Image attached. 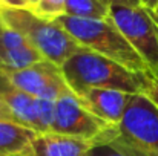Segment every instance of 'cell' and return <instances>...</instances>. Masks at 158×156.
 I'll use <instances>...</instances> for the list:
<instances>
[{
  "label": "cell",
  "mask_w": 158,
  "mask_h": 156,
  "mask_svg": "<svg viewBox=\"0 0 158 156\" xmlns=\"http://www.w3.org/2000/svg\"><path fill=\"white\" fill-rule=\"evenodd\" d=\"M60 69L68 87L78 97L95 87L141 94L146 80V72H132L88 48H80Z\"/></svg>",
  "instance_id": "obj_1"
},
{
  "label": "cell",
  "mask_w": 158,
  "mask_h": 156,
  "mask_svg": "<svg viewBox=\"0 0 158 156\" xmlns=\"http://www.w3.org/2000/svg\"><path fill=\"white\" fill-rule=\"evenodd\" d=\"M55 22L81 46L97 52L106 58L124 66L126 69L144 74L149 70L148 64L124 38L120 29L110 18L85 20L69 15H61Z\"/></svg>",
  "instance_id": "obj_2"
},
{
  "label": "cell",
  "mask_w": 158,
  "mask_h": 156,
  "mask_svg": "<svg viewBox=\"0 0 158 156\" xmlns=\"http://www.w3.org/2000/svg\"><path fill=\"white\" fill-rule=\"evenodd\" d=\"M0 22L25 35L45 60L58 67L81 48L55 20L42 18L28 8L0 6Z\"/></svg>",
  "instance_id": "obj_3"
},
{
  "label": "cell",
  "mask_w": 158,
  "mask_h": 156,
  "mask_svg": "<svg viewBox=\"0 0 158 156\" xmlns=\"http://www.w3.org/2000/svg\"><path fill=\"white\" fill-rule=\"evenodd\" d=\"M109 18L148 64L158 72V28L143 6H110Z\"/></svg>",
  "instance_id": "obj_4"
},
{
  "label": "cell",
  "mask_w": 158,
  "mask_h": 156,
  "mask_svg": "<svg viewBox=\"0 0 158 156\" xmlns=\"http://www.w3.org/2000/svg\"><path fill=\"white\" fill-rule=\"evenodd\" d=\"M114 126L94 115L69 89L55 100V115L51 132L102 142Z\"/></svg>",
  "instance_id": "obj_5"
},
{
  "label": "cell",
  "mask_w": 158,
  "mask_h": 156,
  "mask_svg": "<svg viewBox=\"0 0 158 156\" xmlns=\"http://www.w3.org/2000/svg\"><path fill=\"white\" fill-rule=\"evenodd\" d=\"M117 136L137 149L158 152V107L143 94L132 95Z\"/></svg>",
  "instance_id": "obj_6"
},
{
  "label": "cell",
  "mask_w": 158,
  "mask_h": 156,
  "mask_svg": "<svg viewBox=\"0 0 158 156\" xmlns=\"http://www.w3.org/2000/svg\"><path fill=\"white\" fill-rule=\"evenodd\" d=\"M5 77L14 87L35 98H46L55 101L60 95L69 90L63 78L61 69L48 60L39 61L20 70L5 72Z\"/></svg>",
  "instance_id": "obj_7"
},
{
  "label": "cell",
  "mask_w": 158,
  "mask_h": 156,
  "mask_svg": "<svg viewBox=\"0 0 158 156\" xmlns=\"http://www.w3.org/2000/svg\"><path fill=\"white\" fill-rule=\"evenodd\" d=\"M0 58L3 72H14L43 61V55L20 32L0 25Z\"/></svg>",
  "instance_id": "obj_8"
},
{
  "label": "cell",
  "mask_w": 158,
  "mask_h": 156,
  "mask_svg": "<svg viewBox=\"0 0 158 156\" xmlns=\"http://www.w3.org/2000/svg\"><path fill=\"white\" fill-rule=\"evenodd\" d=\"M78 98L94 115H97L98 118H102L103 121L112 126H118L127 109V104L132 98V94L115 90V89L95 87L86 90Z\"/></svg>",
  "instance_id": "obj_9"
},
{
  "label": "cell",
  "mask_w": 158,
  "mask_h": 156,
  "mask_svg": "<svg viewBox=\"0 0 158 156\" xmlns=\"http://www.w3.org/2000/svg\"><path fill=\"white\" fill-rule=\"evenodd\" d=\"M94 141L55 132H37L32 142V156H88Z\"/></svg>",
  "instance_id": "obj_10"
},
{
  "label": "cell",
  "mask_w": 158,
  "mask_h": 156,
  "mask_svg": "<svg viewBox=\"0 0 158 156\" xmlns=\"http://www.w3.org/2000/svg\"><path fill=\"white\" fill-rule=\"evenodd\" d=\"M37 132L15 121H0V156H32Z\"/></svg>",
  "instance_id": "obj_11"
},
{
  "label": "cell",
  "mask_w": 158,
  "mask_h": 156,
  "mask_svg": "<svg viewBox=\"0 0 158 156\" xmlns=\"http://www.w3.org/2000/svg\"><path fill=\"white\" fill-rule=\"evenodd\" d=\"M109 6L100 0H66L64 15L85 20L109 18Z\"/></svg>",
  "instance_id": "obj_12"
},
{
  "label": "cell",
  "mask_w": 158,
  "mask_h": 156,
  "mask_svg": "<svg viewBox=\"0 0 158 156\" xmlns=\"http://www.w3.org/2000/svg\"><path fill=\"white\" fill-rule=\"evenodd\" d=\"M64 6H66V0H39L35 8H32L31 11L42 18L55 20L64 15Z\"/></svg>",
  "instance_id": "obj_13"
},
{
  "label": "cell",
  "mask_w": 158,
  "mask_h": 156,
  "mask_svg": "<svg viewBox=\"0 0 158 156\" xmlns=\"http://www.w3.org/2000/svg\"><path fill=\"white\" fill-rule=\"evenodd\" d=\"M88 156H131V155L124 149H121L117 142L106 141V142L95 144Z\"/></svg>",
  "instance_id": "obj_14"
},
{
  "label": "cell",
  "mask_w": 158,
  "mask_h": 156,
  "mask_svg": "<svg viewBox=\"0 0 158 156\" xmlns=\"http://www.w3.org/2000/svg\"><path fill=\"white\" fill-rule=\"evenodd\" d=\"M114 141V142H117L121 149H124L127 153L131 156H158V152H148V150H141V149H137V147H134V146H131V144H127V142H124L123 139H120L118 136H117V126H114L112 129H110V132L107 133V136L105 138V141Z\"/></svg>",
  "instance_id": "obj_15"
},
{
  "label": "cell",
  "mask_w": 158,
  "mask_h": 156,
  "mask_svg": "<svg viewBox=\"0 0 158 156\" xmlns=\"http://www.w3.org/2000/svg\"><path fill=\"white\" fill-rule=\"evenodd\" d=\"M141 94L158 107V72H146V80Z\"/></svg>",
  "instance_id": "obj_16"
},
{
  "label": "cell",
  "mask_w": 158,
  "mask_h": 156,
  "mask_svg": "<svg viewBox=\"0 0 158 156\" xmlns=\"http://www.w3.org/2000/svg\"><path fill=\"white\" fill-rule=\"evenodd\" d=\"M105 5L110 6H141L140 0H100Z\"/></svg>",
  "instance_id": "obj_17"
},
{
  "label": "cell",
  "mask_w": 158,
  "mask_h": 156,
  "mask_svg": "<svg viewBox=\"0 0 158 156\" xmlns=\"http://www.w3.org/2000/svg\"><path fill=\"white\" fill-rule=\"evenodd\" d=\"M0 121H15L14 119V115L11 113V110L8 107V104L5 103L2 98H0Z\"/></svg>",
  "instance_id": "obj_18"
},
{
  "label": "cell",
  "mask_w": 158,
  "mask_h": 156,
  "mask_svg": "<svg viewBox=\"0 0 158 156\" xmlns=\"http://www.w3.org/2000/svg\"><path fill=\"white\" fill-rule=\"evenodd\" d=\"M0 6L25 9V8H28V0H0Z\"/></svg>",
  "instance_id": "obj_19"
},
{
  "label": "cell",
  "mask_w": 158,
  "mask_h": 156,
  "mask_svg": "<svg viewBox=\"0 0 158 156\" xmlns=\"http://www.w3.org/2000/svg\"><path fill=\"white\" fill-rule=\"evenodd\" d=\"M140 3H141L143 8H146V9H149V11L158 8V0H140Z\"/></svg>",
  "instance_id": "obj_20"
},
{
  "label": "cell",
  "mask_w": 158,
  "mask_h": 156,
  "mask_svg": "<svg viewBox=\"0 0 158 156\" xmlns=\"http://www.w3.org/2000/svg\"><path fill=\"white\" fill-rule=\"evenodd\" d=\"M148 11H149V9H148ZM149 14H151V17L154 18V22H155V25H157V28H158V8H157V9L149 11Z\"/></svg>",
  "instance_id": "obj_21"
},
{
  "label": "cell",
  "mask_w": 158,
  "mask_h": 156,
  "mask_svg": "<svg viewBox=\"0 0 158 156\" xmlns=\"http://www.w3.org/2000/svg\"><path fill=\"white\" fill-rule=\"evenodd\" d=\"M39 3V0H28V9H32L35 8V5Z\"/></svg>",
  "instance_id": "obj_22"
},
{
  "label": "cell",
  "mask_w": 158,
  "mask_h": 156,
  "mask_svg": "<svg viewBox=\"0 0 158 156\" xmlns=\"http://www.w3.org/2000/svg\"><path fill=\"white\" fill-rule=\"evenodd\" d=\"M0 72H3V63H2V58H0Z\"/></svg>",
  "instance_id": "obj_23"
},
{
  "label": "cell",
  "mask_w": 158,
  "mask_h": 156,
  "mask_svg": "<svg viewBox=\"0 0 158 156\" xmlns=\"http://www.w3.org/2000/svg\"><path fill=\"white\" fill-rule=\"evenodd\" d=\"M0 25H2V22H0Z\"/></svg>",
  "instance_id": "obj_24"
}]
</instances>
